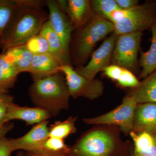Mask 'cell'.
I'll return each instance as SVG.
<instances>
[{
    "mask_svg": "<svg viewBox=\"0 0 156 156\" xmlns=\"http://www.w3.org/2000/svg\"><path fill=\"white\" fill-rule=\"evenodd\" d=\"M1 54H0V58H1Z\"/></svg>",
    "mask_w": 156,
    "mask_h": 156,
    "instance_id": "obj_40",
    "label": "cell"
},
{
    "mask_svg": "<svg viewBox=\"0 0 156 156\" xmlns=\"http://www.w3.org/2000/svg\"><path fill=\"white\" fill-rule=\"evenodd\" d=\"M39 34L47 40L51 54L61 66L70 64L69 56L65 51L61 40L52 28L49 20L45 23Z\"/></svg>",
    "mask_w": 156,
    "mask_h": 156,
    "instance_id": "obj_16",
    "label": "cell"
},
{
    "mask_svg": "<svg viewBox=\"0 0 156 156\" xmlns=\"http://www.w3.org/2000/svg\"><path fill=\"white\" fill-rule=\"evenodd\" d=\"M19 5L3 34L0 46L2 53L11 48L25 45L32 38L40 33L43 25L49 19L44 9Z\"/></svg>",
    "mask_w": 156,
    "mask_h": 156,
    "instance_id": "obj_1",
    "label": "cell"
},
{
    "mask_svg": "<svg viewBox=\"0 0 156 156\" xmlns=\"http://www.w3.org/2000/svg\"><path fill=\"white\" fill-rule=\"evenodd\" d=\"M60 66L58 60L51 54L34 55L29 73L34 80L60 73Z\"/></svg>",
    "mask_w": 156,
    "mask_h": 156,
    "instance_id": "obj_14",
    "label": "cell"
},
{
    "mask_svg": "<svg viewBox=\"0 0 156 156\" xmlns=\"http://www.w3.org/2000/svg\"><path fill=\"white\" fill-rule=\"evenodd\" d=\"M129 134L134 141L135 152L147 150L155 145L152 135L147 132L136 133L131 131Z\"/></svg>",
    "mask_w": 156,
    "mask_h": 156,
    "instance_id": "obj_24",
    "label": "cell"
},
{
    "mask_svg": "<svg viewBox=\"0 0 156 156\" xmlns=\"http://www.w3.org/2000/svg\"><path fill=\"white\" fill-rule=\"evenodd\" d=\"M123 69V68L112 64L107 66L104 69L103 71L105 75L112 80L115 81H118L119 79Z\"/></svg>",
    "mask_w": 156,
    "mask_h": 156,
    "instance_id": "obj_29",
    "label": "cell"
},
{
    "mask_svg": "<svg viewBox=\"0 0 156 156\" xmlns=\"http://www.w3.org/2000/svg\"><path fill=\"white\" fill-rule=\"evenodd\" d=\"M79 29L74 46L73 58L75 63L82 66L98 42L114 32V26L106 18L93 14L89 21Z\"/></svg>",
    "mask_w": 156,
    "mask_h": 156,
    "instance_id": "obj_5",
    "label": "cell"
},
{
    "mask_svg": "<svg viewBox=\"0 0 156 156\" xmlns=\"http://www.w3.org/2000/svg\"><path fill=\"white\" fill-rule=\"evenodd\" d=\"M47 6L49 10L48 20L61 40L65 51L69 56L70 42L74 28L67 15L59 9L56 1L48 0Z\"/></svg>",
    "mask_w": 156,
    "mask_h": 156,
    "instance_id": "obj_10",
    "label": "cell"
},
{
    "mask_svg": "<svg viewBox=\"0 0 156 156\" xmlns=\"http://www.w3.org/2000/svg\"><path fill=\"white\" fill-rule=\"evenodd\" d=\"M65 14L74 28H80L90 19L93 13L89 0H68Z\"/></svg>",
    "mask_w": 156,
    "mask_h": 156,
    "instance_id": "obj_15",
    "label": "cell"
},
{
    "mask_svg": "<svg viewBox=\"0 0 156 156\" xmlns=\"http://www.w3.org/2000/svg\"><path fill=\"white\" fill-rule=\"evenodd\" d=\"M130 95L137 104L156 102V70L143 79Z\"/></svg>",
    "mask_w": 156,
    "mask_h": 156,
    "instance_id": "obj_17",
    "label": "cell"
},
{
    "mask_svg": "<svg viewBox=\"0 0 156 156\" xmlns=\"http://www.w3.org/2000/svg\"><path fill=\"white\" fill-rule=\"evenodd\" d=\"M77 117L70 116L64 121H57L49 126V137L64 140L77 131L75 125Z\"/></svg>",
    "mask_w": 156,
    "mask_h": 156,
    "instance_id": "obj_21",
    "label": "cell"
},
{
    "mask_svg": "<svg viewBox=\"0 0 156 156\" xmlns=\"http://www.w3.org/2000/svg\"><path fill=\"white\" fill-rule=\"evenodd\" d=\"M59 70L65 76L71 97L74 98L83 97L93 100L103 95L104 85L100 80H88L79 74L70 64L61 66Z\"/></svg>",
    "mask_w": 156,
    "mask_h": 156,
    "instance_id": "obj_7",
    "label": "cell"
},
{
    "mask_svg": "<svg viewBox=\"0 0 156 156\" xmlns=\"http://www.w3.org/2000/svg\"><path fill=\"white\" fill-rule=\"evenodd\" d=\"M14 127V124L10 122L0 126V139L5 137L6 134L11 131Z\"/></svg>",
    "mask_w": 156,
    "mask_h": 156,
    "instance_id": "obj_33",
    "label": "cell"
},
{
    "mask_svg": "<svg viewBox=\"0 0 156 156\" xmlns=\"http://www.w3.org/2000/svg\"><path fill=\"white\" fill-rule=\"evenodd\" d=\"M90 2L93 14L105 18L106 15L114 11L122 9L115 0H92Z\"/></svg>",
    "mask_w": 156,
    "mask_h": 156,
    "instance_id": "obj_23",
    "label": "cell"
},
{
    "mask_svg": "<svg viewBox=\"0 0 156 156\" xmlns=\"http://www.w3.org/2000/svg\"><path fill=\"white\" fill-rule=\"evenodd\" d=\"M118 35L115 33L105 39L98 49L91 56V59L86 65L76 70L80 75L89 80L95 79L99 72L109 65Z\"/></svg>",
    "mask_w": 156,
    "mask_h": 156,
    "instance_id": "obj_9",
    "label": "cell"
},
{
    "mask_svg": "<svg viewBox=\"0 0 156 156\" xmlns=\"http://www.w3.org/2000/svg\"><path fill=\"white\" fill-rule=\"evenodd\" d=\"M132 156H136L135 155V154H134V153L133 154H132Z\"/></svg>",
    "mask_w": 156,
    "mask_h": 156,
    "instance_id": "obj_39",
    "label": "cell"
},
{
    "mask_svg": "<svg viewBox=\"0 0 156 156\" xmlns=\"http://www.w3.org/2000/svg\"><path fill=\"white\" fill-rule=\"evenodd\" d=\"M143 32L118 35L112 56L113 64L131 71L136 69Z\"/></svg>",
    "mask_w": 156,
    "mask_h": 156,
    "instance_id": "obj_8",
    "label": "cell"
},
{
    "mask_svg": "<svg viewBox=\"0 0 156 156\" xmlns=\"http://www.w3.org/2000/svg\"><path fill=\"white\" fill-rule=\"evenodd\" d=\"M15 156H25V152L23 151L18 152L15 154Z\"/></svg>",
    "mask_w": 156,
    "mask_h": 156,
    "instance_id": "obj_35",
    "label": "cell"
},
{
    "mask_svg": "<svg viewBox=\"0 0 156 156\" xmlns=\"http://www.w3.org/2000/svg\"><path fill=\"white\" fill-rule=\"evenodd\" d=\"M25 156H68L66 154L56 153L44 150L25 152Z\"/></svg>",
    "mask_w": 156,
    "mask_h": 156,
    "instance_id": "obj_31",
    "label": "cell"
},
{
    "mask_svg": "<svg viewBox=\"0 0 156 156\" xmlns=\"http://www.w3.org/2000/svg\"><path fill=\"white\" fill-rule=\"evenodd\" d=\"M149 133L151 134H156V126L152 130V131Z\"/></svg>",
    "mask_w": 156,
    "mask_h": 156,
    "instance_id": "obj_37",
    "label": "cell"
},
{
    "mask_svg": "<svg viewBox=\"0 0 156 156\" xmlns=\"http://www.w3.org/2000/svg\"><path fill=\"white\" fill-rule=\"evenodd\" d=\"M14 102V98L9 93L0 95V126L4 125V121L9 105Z\"/></svg>",
    "mask_w": 156,
    "mask_h": 156,
    "instance_id": "obj_28",
    "label": "cell"
},
{
    "mask_svg": "<svg viewBox=\"0 0 156 156\" xmlns=\"http://www.w3.org/2000/svg\"><path fill=\"white\" fill-rule=\"evenodd\" d=\"M117 82L122 87L133 89L138 87L140 83L132 72L125 68H123L122 72Z\"/></svg>",
    "mask_w": 156,
    "mask_h": 156,
    "instance_id": "obj_27",
    "label": "cell"
},
{
    "mask_svg": "<svg viewBox=\"0 0 156 156\" xmlns=\"http://www.w3.org/2000/svg\"><path fill=\"white\" fill-rule=\"evenodd\" d=\"M25 45L33 55L51 54L47 40L40 34L32 38Z\"/></svg>",
    "mask_w": 156,
    "mask_h": 156,
    "instance_id": "obj_25",
    "label": "cell"
},
{
    "mask_svg": "<svg viewBox=\"0 0 156 156\" xmlns=\"http://www.w3.org/2000/svg\"><path fill=\"white\" fill-rule=\"evenodd\" d=\"M120 9L126 10L133 8L138 5L137 0H115Z\"/></svg>",
    "mask_w": 156,
    "mask_h": 156,
    "instance_id": "obj_32",
    "label": "cell"
},
{
    "mask_svg": "<svg viewBox=\"0 0 156 156\" xmlns=\"http://www.w3.org/2000/svg\"><path fill=\"white\" fill-rule=\"evenodd\" d=\"M152 37L149 50L141 53L140 62L142 70L140 78L144 79L156 70V22L152 26Z\"/></svg>",
    "mask_w": 156,
    "mask_h": 156,
    "instance_id": "obj_19",
    "label": "cell"
},
{
    "mask_svg": "<svg viewBox=\"0 0 156 156\" xmlns=\"http://www.w3.org/2000/svg\"><path fill=\"white\" fill-rule=\"evenodd\" d=\"M15 151L10 139L6 136L0 139V156H11Z\"/></svg>",
    "mask_w": 156,
    "mask_h": 156,
    "instance_id": "obj_30",
    "label": "cell"
},
{
    "mask_svg": "<svg viewBox=\"0 0 156 156\" xmlns=\"http://www.w3.org/2000/svg\"><path fill=\"white\" fill-rule=\"evenodd\" d=\"M136 156H156V147L154 145L147 150L140 152H134Z\"/></svg>",
    "mask_w": 156,
    "mask_h": 156,
    "instance_id": "obj_34",
    "label": "cell"
},
{
    "mask_svg": "<svg viewBox=\"0 0 156 156\" xmlns=\"http://www.w3.org/2000/svg\"><path fill=\"white\" fill-rule=\"evenodd\" d=\"M137 104L129 94L123 99L122 104L113 110L101 115L83 119L87 125H112L118 126L124 134L132 131L134 113Z\"/></svg>",
    "mask_w": 156,
    "mask_h": 156,
    "instance_id": "obj_6",
    "label": "cell"
},
{
    "mask_svg": "<svg viewBox=\"0 0 156 156\" xmlns=\"http://www.w3.org/2000/svg\"><path fill=\"white\" fill-rule=\"evenodd\" d=\"M152 135L153 137L154 138L155 145L156 147V134H152Z\"/></svg>",
    "mask_w": 156,
    "mask_h": 156,
    "instance_id": "obj_38",
    "label": "cell"
},
{
    "mask_svg": "<svg viewBox=\"0 0 156 156\" xmlns=\"http://www.w3.org/2000/svg\"><path fill=\"white\" fill-rule=\"evenodd\" d=\"M18 5V0H0V41Z\"/></svg>",
    "mask_w": 156,
    "mask_h": 156,
    "instance_id": "obj_22",
    "label": "cell"
},
{
    "mask_svg": "<svg viewBox=\"0 0 156 156\" xmlns=\"http://www.w3.org/2000/svg\"><path fill=\"white\" fill-rule=\"evenodd\" d=\"M120 128L100 125L86 131L70 147L68 156H112L122 146Z\"/></svg>",
    "mask_w": 156,
    "mask_h": 156,
    "instance_id": "obj_3",
    "label": "cell"
},
{
    "mask_svg": "<svg viewBox=\"0 0 156 156\" xmlns=\"http://www.w3.org/2000/svg\"><path fill=\"white\" fill-rule=\"evenodd\" d=\"M20 74L16 66L4 53L0 58V88L9 91L14 87Z\"/></svg>",
    "mask_w": 156,
    "mask_h": 156,
    "instance_id": "obj_20",
    "label": "cell"
},
{
    "mask_svg": "<svg viewBox=\"0 0 156 156\" xmlns=\"http://www.w3.org/2000/svg\"><path fill=\"white\" fill-rule=\"evenodd\" d=\"M28 94L34 105L48 112L52 117L69 107V91L65 79L59 73L34 80Z\"/></svg>",
    "mask_w": 156,
    "mask_h": 156,
    "instance_id": "obj_2",
    "label": "cell"
},
{
    "mask_svg": "<svg viewBox=\"0 0 156 156\" xmlns=\"http://www.w3.org/2000/svg\"><path fill=\"white\" fill-rule=\"evenodd\" d=\"M156 126V102L137 104L132 131L149 133Z\"/></svg>",
    "mask_w": 156,
    "mask_h": 156,
    "instance_id": "obj_13",
    "label": "cell"
},
{
    "mask_svg": "<svg viewBox=\"0 0 156 156\" xmlns=\"http://www.w3.org/2000/svg\"><path fill=\"white\" fill-rule=\"evenodd\" d=\"M51 117L48 112L43 109L37 107L20 106L13 102L8 108L4 124L12 120H19L24 121L28 126H32L48 121Z\"/></svg>",
    "mask_w": 156,
    "mask_h": 156,
    "instance_id": "obj_12",
    "label": "cell"
},
{
    "mask_svg": "<svg viewBox=\"0 0 156 156\" xmlns=\"http://www.w3.org/2000/svg\"><path fill=\"white\" fill-rule=\"evenodd\" d=\"M70 147L66 144L64 140L56 137H48L43 143L40 150L67 155Z\"/></svg>",
    "mask_w": 156,
    "mask_h": 156,
    "instance_id": "obj_26",
    "label": "cell"
},
{
    "mask_svg": "<svg viewBox=\"0 0 156 156\" xmlns=\"http://www.w3.org/2000/svg\"><path fill=\"white\" fill-rule=\"evenodd\" d=\"M4 54L16 66L20 73H29L34 55L25 45L11 48Z\"/></svg>",
    "mask_w": 156,
    "mask_h": 156,
    "instance_id": "obj_18",
    "label": "cell"
},
{
    "mask_svg": "<svg viewBox=\"0 0 156 156\" xmlns=\"http://www.w3.org/2000/svg\"><path fill=\"white\" fill-rule=\"evenodd\" d=\"M9 91H7V90H5V89L0 88V95L3 94H5V93H9Z\"/></svg>",
    "mask_w": 156,
    "mask_h": 156,
    "instance_id": "obj_36",
    "label": "cell"
},
{
    "mask_svg": "<svg viewBox=\"0 0 156 156\" xmlns=\"http://www.w3.org/2000/svg\"><path fill=\"white\" fill-rule=\"evenodd\" d=\"M49 121L35 125L27 134L17 138L10 139L14 151L25 152L38 150L49 137Z\"/></svg>",
    "mask_w": 156,
    "mask_h": 156,
    "instance_id": "obj_11",
    "label": "cell"
},
{
    "mask_svg": "<svg viewBox=\"0 0 156 156\" xmlns=\"http://www.w3.org/2000/svg\"><path fill=\"white\" fill-rule=\"evenodd\" d=\"M105 18L113 23L118 35L151 29L156 22V2L148 1L131 9L116 10Z\"/></svg>",
    "mask_w": 156,
    "mask_h": 156,
    "instance_id": "obj_4",
    "label": "cell"
}]
</instances>
